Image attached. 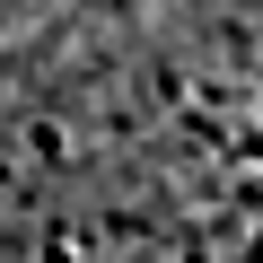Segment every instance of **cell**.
Returning <instances> with one entry per match:
<instances>
[{
    "mask_svg": "<svg viewBox=\"0 0 263 263\" xmlns=\"http://www.w3.org/2000/svg\"><path fill=\"white\" fill-rule=\"evenodd\" d=\"M254 0H88L0 53V263H246Z\"/></svg>",
    "mask_w": 263,
    "mask_h": 263,
    "instance_id": "1",
    "label": "cell"
}]
</instances>
